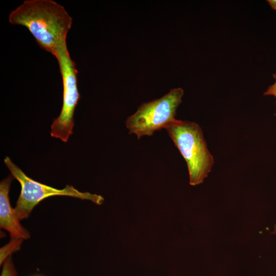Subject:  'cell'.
I'll use <instances>...</instances> for the list:
<instances>
[{
	"label": "cell",
	"mask_w": 276,
	"mask_h": 276,
	"mask_svg": "<svg viewBox=\"0 0 276 276\" xmlns=\"http://www.w3.org/2000/svg\"><path fill=\"white\" fill-rule=\"evenodd\" d=\"M183 93L181 88H173L159 99L142 104L126 120L129 133L134 134L140 139L165 129L176 120V110L182 102Z\"/></svg>",
	"instance_id": "277c9868"
},
{
	"label": "cell",
	"mask_w": 276,
	"mask_h": 276,
	"mask_svg": "<svg viewBox=\"0 0 276 276\" xmlns=\"http://www.w3.org/2000/svg\"><path fill=\"white\" fill-rule=\"evenodd\" d=\"M55 56L62 78L63 103L59 116L51 125V135L66 143L73 134L74 112L80 98L77 86V71L75 63L70 57L66 43L58 50Z\"/></svg>",
	"instance_id": "5b68a950"
},
{
	"label": "cell",
	"mask_w": 276,
	"mask_h": 276,
	"mask_svg": "<svg viewBox=\"0 0 276 276\" xmlns=\"http://www.w3.org/2000/svg\"><path fill=\"white\" fill-rule=\"evenodd\" d=\"M165 129L187 163L190 185L202 183L212 170L214 159L200 126L176 119Z\"/></svg>",
	"instance_id": "7a4b0ae2"
},
{
	"label": "cell",
	"mask_w": 276,
	"mask_h": 276,
	"mask_svg": "<svg viewBox=\"0 0 276 276\" xmlns=\"http://www.w3.org/2000/svg\"><path fill=\"white\" fill-rule=\"evenodd\" d=\"M273 76L275 80V82L269 86L266 91L264 93V95L273 96L276 98V73Z\"/></svg>",
	"instance_id": "9c48e42d"
},
{
	"label": "cell",
	"mask_w": 276,
	"mask_h": 276,
	"mask_svg": "<svg viewBox=\"0 0 276 276\" xmlns=\"http://www.w3.org/2000/svg\"><path fill=\"white\" fill-rule=\"evenodd\" d=\"M13 178L12 175H9L0 183V226L9 233L11 239L24 240L29 238L30 234L21 225L10 202L9 193Z\"/></svg>",
	"instance_id": "8992f818"
},
{
	"label": "cell",
	"mask_w": 276,
	"mask_h": 276,
	"mask_svg": "<svg viewBox=\"0 0 276 276\" xmlns=\"http://www.w3.org/2000/svg\"><path fill=\"white\" fill-rule=\"evenodd\" d=\"M2 266L1 276H17L11 256L4 261Z\"/></svg>",
	"instance_id": "ba28073f"
},
{
	"label": "cell",
	"mask_w": 276,
	"mask_h": 276,
	"mask_svg": "<svg viewBox=\"0 0 276 276\" xmlns=\"http://www.w3.org/2000/svg\"><path fill=\"white\" fill-rule=\"evenodd\" d=\"M4 162L21 186L20 193L14 208L20 220L28 218L37 204L51 196H69L90 200L98 205L102 204L104 201L102 196L80 192L72 186L67 185L63 189H58L34 180L28 177L8 156L5 158Z\"/></svg>",
	"instance_id": "3957f363"
},
{
	"label": "cell",
	"mask_w": 276,
	"mask_h": 276,
	"mask_svg": "<svg viewBox=\"0 0 276 276\" xmlns=\"http://www.w3.org/2000/svg\"><path fill=\"white\" fill-rule=\"evenodd\" d=\"M270 7L273 9L276 10V0H268L267 1Z\"/></svg>",
	"instance_id": "30bf717a"
},
{
	"label": "cell",
	"mask_w": 276,
	"mask_h": 276,
	"mask_svg": "<svg viewBox=\"0 0 276 276\" xmlns=\"http://www.w3.org/2000/svg\"><path fill=\"white\" fill-rule=\"evenodd\" d=\"M24 240L18 239H11V241L0 250V264H3L4 261L11 256V255L19 250Z\"/></svg>",
	"instance_id": "52a82bcc"
},
{
	"label": "cell",
	"mask_w": 276,
	"mask_h": 276,
	"mask_svg": "<svg viewBox=\"0 0 276 276\" xmlns=\"http://www.w3.org/2000/svg\"><path fill=\"white\" fill-rule=\"evenodd\" d=\"M9 21L26 27L40 48L55 56L66 43L72 18L65 8L52 0H26L11 12Z\"/></svg>",
	"instance_id": "6da1fadb"
},
{
	"label": "cell",
	"mask_w": 276,
	"mask_h": 276,
	"mask_svg": "<svg viewBox=\"0 0 276 276\" xmlns=\"http://www.w3.org/2000/svg\"><path fill=\"white\" fill-rule=\"evenodd\" d=\"M275 115H276V113L275 114Z\"/></svg>",
	"instance_id": "8fae6325"
}]
</instances>
